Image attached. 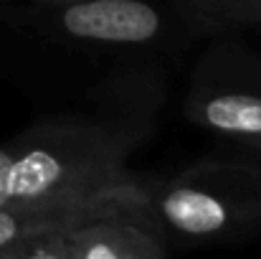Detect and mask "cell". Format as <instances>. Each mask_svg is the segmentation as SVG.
<instances>
[{
    "mask_svg": "<svg viewBox=\"0 0 261 259\" xmlns=\"http://www.w3.org/2000/svg\"><path fill=\"white\" fill-rule=\"evenodd\" d=\"M163 102L160 72H117L96 84L89 109L41 117L0 140V208L71 206L137 183L127 160L155 135Z\"/></svg>",
    "mask_w": 261,
    "mask_h": 259,
    "instance_id": "6da1fadb",
    "label": "cell"
},
{
    "mask_svg": "<svg viewBox=\"0 0 261 259\" xmlns=\"http://www.w3.org/2000/svg\"><path fill=\"white\" fill-rule=\"evenodd\" d=\"M142 196L165 231L182 247L244 244L261 237V148H231L145 178Z\"/></svg>",
    "mask_w": 261,
    "mask_h": 259,
    "instance_id": "7a4b0ae2",
    "label": "cell"
},
{
    "mask_svg": "<svg viewBox=\"0 0 261 259\" xmlns=\"http://www.w3.org/2000/svg\"><path fill=\"white\" fill-rule=\"evenodd\" d=\"M182 112L228 148H261V54L216 36L190 72Z\"/></svg>",
    "mask_w": 261,
    "mask_h": 259,
    "instance_id": "3957f363",
    "label": "cell"
},
{
    "mask_svg": "<svg viewBox=\"0 0 261 259\" xmlns=\"http://www.w3.org/2000/svg\"><path fill=\"white\" fill-rule=\"evenodd\" d=\"M20 18L46 36L96 49H145L168 31V15L152 0L31 3Z\"/></svg>",
    "mask_w": 261,
    "mask_h": 259,
    "instance_id": "277c9868",
    "label": "cell"
},
{
    "mask_svg": "<svg viewBox=\"0 0 261 259\" xmlns=\"http://www.w3.org/2000/svg\"><path fill=\"white\" fill-rule=\"evenodd\" d=\"M142 180L91 198L71 219V259H168V237L145 203Z\"/></svg>",
    "mask_w": 261,
    "mask_h": 259,
    "instance_id": "5b68a950",
    "label": "cell"
},
{
    "mask_svg": "<svg viewBox=\"0 0 261 259\" xmlns=\"http://www.w3.org/2000/svg\"><path fill=\"white\" fill-rule=\"evenodd\" d=\"M175 15L193 36H231L261 26V0H173Z\"/></svg>",
    "mask_w": 261,
    "mask_h": 259,
    "instance_id": "8992f818",
    "label": "cell"
},
{
    "mask_svg": "<svg viewBox=\"0 0 261 259\" xmlns=\"http://www.w3.org/2000/svg\"><path fill=\"white\" fill-rule=\"evenodd\" d=\"M82 208H76L74 214H69V216H64V219H59V221H54V224H48V226L18 239L15 244L5 247L0 252V259H71V252H69V224Z\"/></svg>",
    "mask_w": 261,
    "mask_h": 259,
    "instance_id": "52a82bcc",
    "label": "cell"
},
{
    "mask_svg": "<svg viewBox=\"0 0 261 259\" xmlns=\"http://www.w3.org/2000/svg\"><path fill=\"white\" fill-rule=\"evenodd\" d=\"M96 198V196H94ZM91 201V198H89ZM87 201L82 203H71V206H43V208H0V252L10 244H15L18 239L74 214L76 208H82Z\"/></svg>",
    "mask_w": 261,
    "mask_h": 259,
    "instance_id": "ba28073f",
    "label": "cell"
},
{
    "mask_svg": "<svg viewBox=\"0 0 261 259\" xmlns=\"http://www.w3.org/2000/svg\"><path fill=\"white\" fill-rule=\"evenodd\" d=\"M25 3H59V0H25Z\"/></svg>",
    "mask_w": 261,
    "mask_h": 259,
    "instance_id": "9c48e42d",
    "label": "cell"
}]
</instances>
